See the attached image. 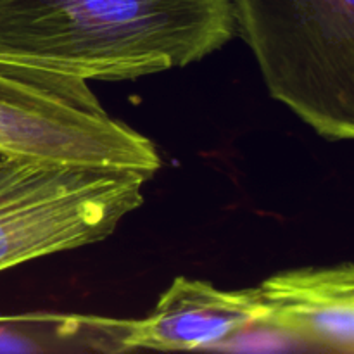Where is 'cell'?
Here are the masks:
<instances>
[{"label":"cell","mask_w":354,"mask_h":354,"mask_svg":"<svg viewBox=\"0 0 354 354\" xmlns=\"http://www.w3.org/2000/svg\"><path fill=\"white\" fill-rule=\"evenodd\" d=\"M235 35L230 0H0V57L85 82L185 68Z\"/></svg>","instance_id":"6da1fadb"},{"label":"cell","mask_w":354,"mask_h":354,"mask_svg":"<svg viewBox=\"0 0 354 354\" xmlns=\"http://www.w3.org/2000/svg\"><path fill=\"white\" fill-rule=\"evenodd\" d=\"M270 95L327 140L354 137V0H230Z\"/></svg>","instance_id":"7a4b0ae2"},{"label":"cell","mask_w":354,"mask_h":354,"mask_svg":"<svg viewBox=\"0 0 354 354\" xmlns=\"http://www.w3.org/2000/svg\"><path fill=\"white\" fill-rule=\"evenodd\" d=\"M133 169L0 156V272L109 237L144 203Z\"/></svg>","instance_id":"3957f363"},{"label":"cell","mask_w":354,"mask_h":354,"mask_svg":"<svg viewBox=\"0 0 354 354\" xmlns=\"http://www.w3.org/2000/svg\"><path fill=\"white\" fill-rule=\"evenodd\" d=\"M0 156L140 171L162 161L151 138L111 116L88 82L0 57Z\"/></svg>","instance_id":"277c9868"},{"label":"cell","mask_w":354,"mask_h":354,"mask_svg":"<svg viewBox=\"0 0 354 354\" xmlns=\"http://www.w3.org/2000/svg\"><path fill=\"white\" fill-rule=\"evenodd\" d=\"M263 306L256 287L223 290L204 280L176 277L142 320H116L120 351H187L216 348L249 327H259Z\"/></svg>","instance_id":"5b68a950"},{"label":"cell","mask_w":354,"mask_h":354,"mask_svg":"<svg viewBox=\"0 0 354 354\" xmlns=\"http://www.w3.org/2000/svg\"><path fill=\"white\" fill-rule=\"evenodd\" d=\"M259 327L337 354L354 353V266L351 263L275 273L256 287Z\"/></svg>","instance_id":"8992f818"}]
</instances>
